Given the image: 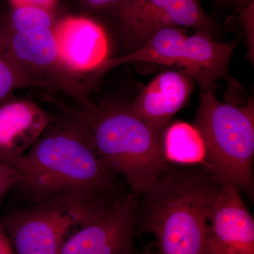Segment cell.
<instances>
[{
  "label": "cell",
  "instance_id": "cell-1",
  "mask_svg": "<svg viewBox=\"0 0 254 254\" xmlns=\"http://www.w3.org/2000/svg\"><path fill=\"white\" fill-rule=\"evenodd\" d=\"M64 115L10 165L19 174L17 186L40 202L70 193L110 196L115 175L95 151L86 124L71 108L56 102Z\"/></svg>",
  "mask_w": 254,
  "mask_h": 254
},
{
  "label": "cell",
  "instance_id": "cell-2",
  "mask_svg": "<svg viewBox=\"0 0 254 254\" xmlns=\"http://www.w3.org/2000/svg\"><path fill=\"white\" fill-rule=\"evenodd\" d=\"M222 184L204 165L170 163L141 195L138 227L154 236L158 254H209V226Z\"/></svg>",
  "mask_w": 254,
  "mask_h": 254
},
{
  "label": "cell",
  "instance_id": "cell-3",
  "mask_svg": "<svg viewBox=\"0 0 254 254\" xmlns=\"http://www.w3.org/2000/svg\"><path fill=\"white\" fill-rule=\"evenodd\" d=\"M73 110L86 124L95 151L105 166L121 175L131 193L143 194L168 169L163 131L136 118L130 105L88 100Z\"/></svg>",
  "mask_w": 254,
  "mask_h": 254
},
{
  "label": "cell",
  "instance_id": "cell-4",
  "mask_svg": "<svg viewBox=\"0 0 254 254\" xmlns=\"http://www.w3.org/2000/svg\"><path fill=\"white\" fill-rule=\"evenodd\" d=\"M193 126L204 142V166L219 181L230 182L254 196V103H223L202 92Z\"/></svg>",
  "mask_w": 254,
  "mask_h": 254
},
{
  "label": "cell",
  "instance_id": "cell-5",
  "mask_svg": "<svg viewBox=\"0 0 254 254\" xmlns=\"http://www.w3.org/2000/svg\"><path fill=\"white\" fill-rule=\"evenodd\" d=\"M117 198L91 193L57 195L12 212L1 223L15 254H59L68 232L91 221Z\"/></svg>",
  "mask_w": 254,
  "mask_h": 254
},
{
  "label": "cell",
  "instance_id": "cell-6",
  "mask_svg": "<svg viewBox=\"0 0 254 254\" xmlns=\"http://www.w3.org/2000/svg\"><path fill=\"white\" fill-rule=\"evenodd\" d=\"M237 41L221 43L204 32L188 36L185 28L167 26L158 30L139 48L118 58H110L94 75L95 81L120 65L150 63L177 66L195 80L203 91H215L220 78L231 81L229 63Z\"/></svg>",
  "mask_w": 254,
  "mask_h": 254
},
{
  "label": "cell",
  "instance_id": "cell-7",
  "mask_svg": "<svg viewBox=\"0 0 254 254\" xmlns=\"http://www.w3.org/2000/svg\"><path fill=\"white\" fill-rule=\"evenodd\" d=\"M0 42L24 69L35 87L62 91L81 105L89 100L91 86L64 66L53 28L15 33L0 26Z\"/></svg>",
  "mask_w": 254,
  "mask_h": 254
},
{
  "label": "cell",
  "instance_id": "cell-8",
  "mask_svg": "<svg viewBox=\"0 0 254 254\" xmlns=\"http://www.w3.org/2000/svg\"><path fill=\"white\" fill-rule=\"evenodd\" d=\"M111 14L118 20L120 33L130 52L167 26L193 28L212 36L215 33L213 21L198 0H128Z\"/></svg>",
  "mask_w": 254,
  "mask_h": 254
},
{
  "label": "cell",
  "instance_id": "cell-9",
  "mask_svg": "<svg viewBox=\"0 0 254 254\" xmlns=\"http://www.w3.org/2000/svg\"><path fill=\"white\" fill-rule=\"evenodd\" d=\"M136 194L122 195L64 242L59 254H133L138 227Z\"/></svg>",
  "mask_w": 254,
  "mask_h": 254
},
{
  "label": "cell",
  "instance_id": "cell-10",
  "mask_svg": "<svg viewBox=\"0 0 254 254\" xmlns=\"http://www.w3.org/2000/svg\"><path fill=\"white\" fill-rule=\"evenodd\" d=\"M53 31L64 66L93 86L95 73L110 58L105 28L91 18L68 16L56 21Z\"/></svg>",
  "mask_w": 254,
  "mask_h": 254
},
{
  "label": "cell",
  "instance_id": "cell-11",
  "mask_svg": "<svg viewBox=\"0 0 254 254\" xmlns=\"http://www.w3.org/2000/svg\"><path fill=\"white\" fill-rule=\"evenodd\" d=\"M209 254H254V220L238 188L223 182L209 226Z\"/></svg>",
  "mask_w": 254,
  "mask_h": 254
},
{
  "label": "cell",
  "instance_id": "cell-12",
  "mask_svg": "<svg viewBox=\"0 0 254 254\" xmlns=\"http://www.w3.org/2000/svg\"><path fill=\"white\" fill-rule=\"evenodd\" d=\"M55 119L30 100H9L0 105V160L10 165L22 156Z\"/></svg>",
  "mask_w": 254,
  "mask_h": 254
},
{
  "label": "cell",
  "instance_id": "cell-13",
  "mask_svg": "<svg viewBox=\"0 0 254 254\" xmlns=\"http://www.w3.org/2000/svg\"><path fill=\"white\" fill-rule=\"evenodd\" d=\"M193 80L183 70L160 73L130 105L132 113L157 131L163 132L172 118L188 101Z\"/></svg>",
  "mask_w": 254,
  "mask_h": 254
},
{
  "label": "cell",
  "instance_id": "cell-14",
  "mask_svg": "<svg viewBox=\"0 0 254 254\" xmlns=\"http://www.w3.org/2000/svg\"><path fill=\"white\" fill-rule=\"evenodd\" d=\"M163 143L164 153L169 163L204 165V142L193 125L180 121L168 125L164 130Z\"/></svg>",
  "mask_w": 254,
  "mask_h": 254
},
{
  "label": "cell",
  "instance_id": "cell-15",
  "mask_svg": "<svg viewBox=\"0 0 254 254\" xmlns=\"http://www.w3.org/2000/svg\"><path fill=\"white\" fill-rule=\"evenodd\" d=\"M54 13L34 6L11 8L0 16V26L15 33L53 28Z\"/></svg>",
  "mask_w": 254,
  "mask_h": 254
},
{
  "label": "cell",
  "instance_id": "cell-16",
  "mask_svg": "<svg viewBox=\"0 0 254 254\" xmlns=\"http://www.w3.org/2000/svg\"><path fill=\"white\" fill-rule=\"evenodd\" d=\"M35 87L27 73L0 42V105L16 90Z\"/></svg>",
  "mask_w": 254,
  "mask_h": 254
},
{
  "label": "cell",
  "instance_id": "cell-17",
  "mask_svg": "<svg viewBox=\"0 0 254 254\" xmlns=\"http://www.w3.org/2000/svg\"><path fill=\"white\" fill-rule=\"evenodd\" d=\"M80 6L92 14H113L128 0H75Z\"/></svg>",
  "mask_w": 254,
  "mask_h": 254
},
{
  "label": "cell",
  "instance_id": "cell-18",
  "mask_svg": "<svg viewBox=\"0 0 254 254\" xmlns=\"http://www.w3.org/2000/svg\"><path fill=\"white\" fill-rule=\"evenodd\" d=\"M19 180L17 170L9 164L0 160V201L10 189L17 186Z\"/></svg>",
  "mask_w": 254,
  "mask_h": 254
},
{
  "label": "cell",
  "instance_id": "cell-19",
  "mask_svg": "<svg viewBox=\"0 0 254 254\" xmlns=\"http://www.w3.org/2000/svg\"><path fill=\"white\" fill-rule=\"evenodd\" d=\"M11 8L34 6L54 12L58 0H9Z\"/></svg>",
  "mask_w": 254,
  "mask_h": 254
},
{
  "label": "cell",
  "instance_id": "cell-20",
  "mask_svg": "<svg viewBox=\"0 0 254 254\" xmlns=\"http://www.w3.org/2000/svg\"><path fill=\"white\" fill-rule=\"evenodd\" d=\"M0 254H15L9 237L1 222H0Z\"/></svg>",
  "mask_w": 254,
  "mask_h": 254
},
{
  "label": "cell",
  "instance_id": "cell-21",
  "mask_svg": "<svg viewBox=\"0 0 254 254\" xmlns=\"http://www.w3.org/2000/svg\"><path fill=\"white\" fill-rule=\"evenodd\" d=\"M225 1H230V2L236 3L242 5V6L247 7L249 5L254 3V0H225Z\"/></svg>",
  "mask_w": 254,
  "mask_h": 254
},
{
  "label": "cell",
  "instance_id": "cell-22",
  "mask_svg": "<svg viewBox=\"0 0 254 254\" xmlns=\"http://www.w3.org/2000/svg\"><path fill=\"white\" fill-rule=\"evenodd\" d=\"M138 254H158V252H154L152 248V245L146 246Z\"/></svg>",
  "mask_w": 254,
  "mask_h": 254
}]
</instances>
